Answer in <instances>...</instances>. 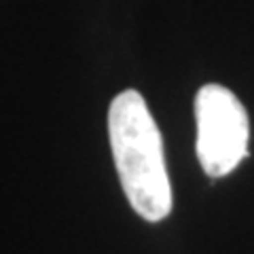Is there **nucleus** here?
Returning <instances> with one entry per match:
<instances>
[{
    "mask_svg": "<svg viewBox=\"0 0 254 254\" xmlns=\"http://www.w3.org/2000/svg\"><path fill=\"white\" fill-rule=\"evenodd\" d=\"M197 157L210 178L231 174L248 155L250 121L233 91L210 83L197 91Z\"/></svg>",
    "mask_w": 254,
    "mask_h": 254,
    "instance_id": "nucleus-2",
    "label": "nucleus"
},
{
    "mask_svg": "<svg viewBox=\"0 0 254 254\" xmlns=\"http://www.w3.org/2000/svg\"><path fill=\"white\" fill-rule=\"evenodd\" d=\"M108 138L127 201L144 220H163L172 212V187L161 131L136 89L121 91L110 102Z\"/></svg>",
    "mask_w": 254,
    "mask_h": 254,
    "instance_id": "nucleus-1",
    "label": "nucleus"
}]
</instances>
